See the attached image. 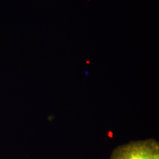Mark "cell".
<instances>
[{
	"label": "cell",
	"instance_id": "obj_1",
	"mask_svg": "<svg viewBox=\"0 0 159 159\" xmlns=\"http://www.w3.org/2000/svg\"><path fill=\"white\" fill-rule=\"evenodd\" d=\"M158 148L148 143L133 144L119 149L114 153L112 159H149Z\"/></svg>",
	"mask_w": 159,
	"mask_h": 159
},
{
	"label": "cell",
	"instance_id": "obj_2",
	"mask_svg": "<svg viewBox=\"0 0 159 159\" xmlns=\"http://www.w3.org/2000/svg\"><path fill=\"white\" fill-rule=\"evenodd\" d=\"M149 159H159V151L158 150L154 152L153 154L150 156Z\"/></svg>",
	"mask_w": 159,
	"mask_h": 159
}]
</instances>
